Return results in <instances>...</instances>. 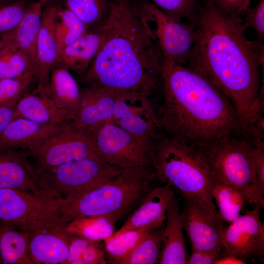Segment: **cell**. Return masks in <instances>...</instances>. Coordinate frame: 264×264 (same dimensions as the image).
Wrapping results in <instances>:
<instances>
[{"label":"cell","mask_w":264,"mask_h":264,"mask_svg":"<svg viewBox=\"0 0 264 264\" xmlns=\"http://www.w3.org/2000/svg\"><path fill=\"white\" fill-rule=\"evenodd\" d=\"M110 0H65L66 7L88 27L104 21Z\"/></svg>","instance_id":"33"},{"label":"cell","mask_w":264,"mask_h":264,"mask_svg":"<svg viewBox=\"0 0 264 264\" xmlns=\"http://www.w3.org/2000/svg\"><path fill=\"white\" fill-rule=\"evenodd\" d=\"M175 198L173 187L170 184L154 187L121 227L110 238L141 227L157 229L162 227L166 220L168 207Z\"/></svg>","instance_id":"18"},{"label":"cell","mask_w":264,"mask_h":264,"mask_svg":"<svg viewBox=\"0 0 264 264\" xmlns=\"http://www.w3.org/2000/svg\"><path fill=\"white\" fill-rule=\"evenodd\" d=\"M43 9L42 20L37 43V64L34 72L37 90L43 91L48 85L51 70L58 56L56 34L59 8L47 5Z\"/></svg>","instance_id":"17"},{"label":"cell","mask_w":264,"mask_h":264,"mask_svg":"<svg viewBox=\"0 0 264 264\" xmlns=\"http://www.w3.org/2000/svg\"><path fill=\"white\" fill-rule=\"evenodd\" d=\"M68 222L61 215L40 221L24 230L29 235L33 264H66L74 236L67 230Z\"/></svg>","instance_id":"13"},{"label":"cell","mask_w":264,"mask_h":264,"mask_svg":"<svg viewBox=\"0 0 264 264\" xmlns=\"http://www.w3.org/2000/svg\"><path fill=\"white\" fill-rule=\"evenodd\" d=\"M211 196L217 205V215L223 222L230 223L240 216L247 204H251L247 195L242 191L215 180Z\"/></svg>","instance_id":"27"},{"label":"cell","mask_w":264,"mask_h":264,"mask_svg":"<svg viewBox=\"0 0 264 264\" xmlns=\"http://www.w3.org/2000/svg\"><path fill=\"white\" fill-rule=\"evenodd\" d=\"M158 8L168 16L179 21H191L196 15L201 0H152Z\"/></svg>","instance_id":"35"},{"label":"cell","mask_w":264,"mask_h":264,"mask_svg":"<svg viewBox=\"0 0 264 264\" xmlns=\"http://www.w3.org/2000/svg\"><path fill=\"white\" fill-rule=\"evenodd\" d=\"M180 211L175 198L166 212L163 230L159 264H185L187 258Z\"/></svg>","instance_id":"24"},{"label":"cell","mask_w":264,"mask_h":264,"mask_svg":"<svg viewBox=\"0 0 264 264\" xmlns=\"http://www.w3.org/2000/svg\"><path fill=\"white\" fill-rule=\"evenodd\" d=\"M29 242L27 231L0 222V264H33L29 255Z\"/></svg>","instance_id":"26"},{"label":"cell","mask_w":264,"mask_h":264,"mask_svg":"<svg viewBox=\"0 0 264 264\" xmlns=\"http://www.w3.org/2000/svg\"><path fill=\"white\" fill-rule=\"evenodd\" d=\"M200 150L215 181L242 191L251 204L264 207L256 179L255 146L247 136H229Z\"/></svg>","instance_id":"6"},{"label":"cell","mask_w":264,"mask_h":264,"mask_svg":"<svg viewBox=\"0 0 264 264\" xmlns=\"http://www.w3.org/2000/svg\"><path fill=\"white\" fill-rule=\"evenodd\" d=\"M152 166L158 182L170 184L183 198L195 200L219 218L211 196L215 178L200 150L162 133L155 143Z\"/></svg>","instance_id":"5"},{"label":"cell","mask_w":264,"mask_h":264,"mask_svg":"<svg viewBox=\"0 0 264 264\" xmlns=\"http://www.w3.org/2000/svg\"><path fill=\"white\" fill-rule=\"evenodd\" d=\"M245 260L226 251L223 249L221 256L215 263V264H245Z\"/></svg>","instance_id":"43"},{"label":"cell","mask_w":264,"mask_h":264,"mask_svg":"<svg viewBox=\"0 0 264 264\" xmlns=\"http://www.w3.org/2000/svg\"><path fill=\"white\" fill-rule=\"evenodd\" d=\"M75 115L58 107L44 93L36 89L24 94L18 100L14 119L23 118L41 124L57 125L72 121Z\"/></svg>","instance_id":"22"},{"label":"cell","mask_w":264,"mask_h":264,"mask_svg":"<svg viewBox=\"0 0 264 264\" xmlns=\"http://www.w3.org/2000/svg\"><path fill=\"white\" fill-rule=\"evenodd\" d=\"M19 100L0 105V133L14 119L15 108Z\"/></svg>","instance_id":"42"},{"label":"cell","mask_w":264,"mask_h":264,"mask_svg":"<svg viewBox=\"0 0 264 264\" xmlns=\"http://www.w3.org/2000/svg\"><path fill=\"white\" fill-rule=\"evenodd\" d=\"M101 45L82 76L89 86L150 98L160 89L163 60L135 0H110Z\"/></svg>","instance_id":"2"},{"label":"cell","mask_w":264,"mask_h":264,"mask_svg":"<svg viewBox=\"0 0 264 264\" xmlns=\"http://www.w3.org/2000/svg\"><path fill=\"white\" fill-rule=\"evenodd\" d=\"M61 215L57 199L47 192L0 189V222L26 230L37 222Z\"/></svg>","instance_id":"11"},{"label":"cell","mask_w":264,"mask_h":264,"mask_svg":"<svg viewBox=\"0 0 264 264\" xmlns=\"http://www.w3.org/2000/svg\"><path fill=\"white\" fill-rule=\"evenodd\" d=\"M112 122L154 145L162 134L157 111L150 98L138 93L117 89Z\"/></svg>","instance_id":"12"},{"label":"cell","mask_w":264,"mask_h":264,"mask_svg":"<svg viewBox=\"0 0 264 264\" xmlns=\"http://www.w3.org/2000/svg\"><path fill=\"white\" fill-rule=\"evenodd\" d=\"M40 92L44 93L58 107L76 114L80 102L81 90L66 68L53 66L47 86Z\"/></svg>","instance_id":"25"},{"label":"cell","mask_w":264,"mask_h":264,"mask_svg":"<svg viewBox=\"0 0 264 264\" xmlns=\"http://www.w3.org/2000/svg\"><path fill=\"white\" fill-rule=\"evenodd\" d=\"M108 262L100 241L74 235L66 264H106Z\"/></svg>","instance_id":"30"},{"label":"cell","mask_w":264,"mask_h":264,"mask_svg":"<svg viewBox=\"0 0 264 264\" xmlns=\"http://www.w3.org/2000/svg\"><path fill=\"white\" fill-rule=\"evenodd\" d=\"M123 169L98 159L86 158L35 171L42 190L56 199H65L76 198L100 185Z\"/></svg>","instance_id":"7"},{"label":"cell","mask_w":264,"mask_h":264,"mask_svg":"<svg viewBox=\"0 0 264 264\" xmlns=\"http://www.w3.org/2000/svg\"><path fill=\"white\" fill-rule=\"evenodd\" d=\"M30 72L33 73L31 63L22 51L8 48L0 57V79L17 78Z\"/></svg>","instance_id":"34"},{"label":"cell","mask_w":264,"mask_h":264,"mask_svg":"<svg viewBox=\"0 0 264 264\" xmlns=\"http://www.w3.org/2000/svg\"><path fill=\"white\" fill-rule=\"evenodd\" d=\"M50 0H38V1L41 4V5L44 7L47 4L49 3Z\"/></svg>","instance_id":"45"},{"label":"cell","mask_w":264,"mask_h":264,"mask_svg":"<svg viewBox=\"0 0 264 264\" xmlns=\"http://www.w3.org/2000/svg\"><path fill=\"white\" fill-rule=\"evenodd\" d=\"M156 182L152 165L123 168L113 177L76 198L56 199L67 222L98 216L115 224L134 211Z\"/></svg>","instance_id":"4"},{"label":"cell","mask_w":264,"mask_h":264,"mask_svg":"<svg viewBox=\"0 0 264 264\" xmlns=\"http://www.w3.org/2000/svg\"><path fill=\"white\" fill-rule=\"evenodd\" d=\"M58 16L60 21L57 22L56 34L59 55L65 47L87 33L88 27L73 12L66 7L59 9Z\"/></svg>","instance_id":"32"},{"label":"cell","mask_w":264,"mask_h":264,"mask_svg":"<svg viewBox=\"0 0 264 264\" xmlns=\"http://www.w3.org/2000/svg\"><path fill=\"white\" fill-rule=\"evenodd\" d=\"M157 111L162 133L201 150L224 138L243 134L231 102L209 79L185 66L163 65Z\"/></svg>","instance_id":"3"},{"label":"cell","mask_w":264,"mask_h":264,"mask_svg":"<svg viewBox=\"0 0 264 264\" xmlns=\"http://www.w3.org/2000/svg\"><path fill=\"white\" fill-rule=\"evenodd\" d=\"M7 48L5 43L0 38V57L4 53Z\"/></svg>","instance_id":"44"},{"label":"cell","mask_w":264,"mask_h":264,"mask_svg":"<svg viewBox=\"0 0 264 264\" xmlns=\"http://www.w3.org/2000/svg\"><path fill=\"white\" fill-rule=\"evenodd\" d=\"M255 204L248 210L229 223L223 233L224 249L240 258L264 260V226L260 220V209Z\"/></svg>","instance_id":"14"},{"label":"cell","mask_w":264,"mask_h":264,"mask_svg":"<svg viewBox=\"0 0 264 264\" xmlns=\"http://www.w3.org/2000/svg\"><path fill=\"white\" fill-rule=\"evenodd\" d=\"M243 22L247 28H252L255 31L256 40L262 43L264 39V0H259L254 7H249L245 11Z\"/></svg>","instance_id":"38"},{"label":"cell","mask_w":264,"mask_h":264,"mask_svg":"<svg viewBox=\"0 0 264 264\" xmlns=\"http://www.w3.org/2000/svg\"><path fill=\"white\" fill-rule=\"evenodd\" d=\"M180 220L189 239L192 250L220 251L224 249L223 223L199 203L185 198Z\"/></svg>","instance_id":"15"},{"label":"cell","mask_w":264,"mask_h":264,"mask_svg":"<svg viewBox=\"0 0 264 264\" xmlns=\"http://www.w3.org/2000/svg\"><path fill=\"white\" fill-rule=\"evenodd\" d=\"M164 226L151 228L133 251L119 264H159Z\"/></svg>","instance_id":"31"},{"label":"cell","mask_w":264,"mask_h":264,"mask_svg":"<svg viewBox=\"0 0 264 264\" xmlns=\"http://www.w3.org/2000/svg\"><path fill=\"white\" fill-rule=\"evenodd\" d=\"M220 10L229 14L242 17L250 0H212Z\"/></svg>","instance_id":"40"},{"label":"cell","mask_w":264,"mask_h":264,"mask_svg":"<svg viewBox=\"0 0 264 264\" xmlns=\"http://www.w3.org/2000/svg\"><path fill=\"white\" fill-rule=\"evenodd\" d=\"M103 39L101 26L96 30L86 33L61 51L54 66L65 67L83 76L98 52Z\"/></svg>","instance_id":"23"},{"label":"cell","mask_w":264,"mask_h":264,"mask_svg":"<svg viewBox=\"0 0 264 264\" xmlns=\"http://www.w3.org/2000/svg\"><path fill=\"white\" fill-rule=\"evenodd\" d=\"M28 5L22 0L0 7V33L13 29L24 16Z\"/></svg>","instance_id":"37"},{"label":"cell","mask_w":264,"mask_h":264,"mask_svg":"<svg viewBox=\"0 0 264 264\" xmlns=\"http://www.w3.org/2000/svg\"><path fill=\"white\" fill-rule=\"evenodd\" d=\"M223 250L220 251L192 250L191 254L187 256L186 264H215V262L221 256Z\"/></svg>","instance_id":"41"},{"label":"cell","mask_w":264,"mask_h":264,"mask_svg":"<svg viewBox=\"0 0 264 264\" xmlns=\"http://www.w3.org/2000/svg\"><path fill=\"white\" fill-rule=\"evenodd\" d=\"M43 7L38 1L31 3L28 5L22 20L13 29L0 33V38L7 48L21 50L28 56L33 73L37 64V43L42 24Z\"/></svg>","instance_id":"20"},{"label":"cell","mask_w":264,"mask_h":264,"mask_svg":"<svg viewBox=\"0 0 264 264\" xmlns=\"http://www.w3.org/2000/svg\"><path fill=\"white\" fill-rule=\"evenodd\" d=\"M255 146L256 176L259 192L264 198V140L252 142Z\"/></svg>","instance_id":"39"},{"label":"cell","mask_w":264,"mask_h":264,"mask_svg":"<svg viewBox=\"0 0 264 264\" xmlns=\"http://www.w3.org/2000/svg\"><path fill=\"white\" fill-rule=\"evenodd\" d=\"M139 7L160 50L163 65L186 66L188 55L196 38L193 24L173 19L148 2L142 3Z\"/></svg>","instance_id":"8"},{"label":"cell","mask_w":264,"mask_h":264,"mask_svg":"<svg viewBox=\"0 0 264 264\" xmlns=\"http://www.w3.org/2000/svg\"><path fill=\"white\" fill-rule=\"evenodd\" d=\"M67 230L71 234L94 241L110 237L115 232L114 223L98 216L83 217L68 222Z\"/></svg>","instance_id":"29"},{"label":"cell","mask_w":264,"mask_h":264,"mask_svg":"<svg viewBox=\"0 0 264 264\" xmlns=\"http://www.w3.org/2000/svg\"><path fill=\"white\" fill-rule=\"evenodd\" d=\"M117 89L89 86L81 90L79 109L73 125L91 138L105 124L112 122Z\"/></svg>","instance_id":"16"},{"label":"cell","mask_w":264,"mask_h":264,"mask_svg":"<svg viewBox=\"0 0 264 264\" xmlns=\"http://www.w3.org/2000/svg\"><path fill=\"white\" fill-rule=\"evenodd\" d=\"M34 79L32 72L17 78L0 79V105L20 99Z\"/></svg>","instance_id":"36"},{"label":"cell","mask_w":264,"mask_h":264,"mask_svg":"<svg viewBox=\"0 0 264 264\" xmlns=\"http://www.w3.org/2000/svg\"><path fill=\"white\" fill-rule=\"evenodd\" d=\"M28 153L34 160L31 163L34 170L39 171L76 160L98 159L92 138L77 129L72 121L61 124L42 145Z\"/></svg>","instance_id":"10"},{"label":"cell","mask_w":264,"mask_h":264,"mask_svg":"<svg viewBox=\"0 0 264 264\" xmlns=\"http://www.w3.org/2000/svg\"><path fill=\"white\" fill-rule=\"evenodd\" d=\"M188 22L195 27L196 38L186 66L203 74L226 96L244 131L262 107L263 44L248 40L242 17L224 12L212 0H201L198 11Z\"/></svg>","instance_id":"1"},{"label":"cell","mask_w":264,"mask_h":264,"mask_svg":"<svg viewBox=\"0 0 264 264\" xmlns=\"http://www.w3.org/2000/svg\"><path fill=\"white\" fill-rule=\"evenodd\" d=\"M150 229L144 227L130 230L105 240V251L109 263L119 264L133 251Z\"/></svg>","instance_id":"28"},{"label":"cell","mask_w":264,"mask_h":264,"mask_svg":"<svg viewBox=\"0 0 264 264\" xmlns=\"http://www.w3.org/2000/svg\"><path fill=\"white\" fill-rule=\"evenodd\" d=\"M92 140L97 158L121 168L152 165L154 145L134 136L113 122L98 129Z\"/></svg>","instance_id":"9"},{"label":"cell","mask_w":264,"mask_h":264,"mask_svg":"<svg viewBox=\"0 0 264 264\" xmlns=\"http://www.w3.org/2000/svg\"><path fill=\"white\" fill-rule=\"evenodd\" d=\"M61 124L47 125L23 118L14 119L0 133V147L29 153L42 145Z\"/></svg>","instance_id":"21"},{"label":"cell","mask_w":264,"mask_h":264,"mask_svg":"<svg viewBox=\"0 0 264 264\" xmlns=\"http://www.w3.org/2000/svg\"><path fill=\"white\" fill-rule=\"evenodd\" d=\"M11 188L37 194L40 188L29 153L0 147V189Z\"/></svg>","instance_id":"19"}]
</instances>
